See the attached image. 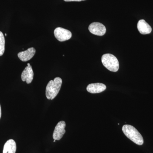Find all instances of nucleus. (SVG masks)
Wrapping results in <instances>:
<instances>
[{
  "label": "nucleus",
  "mask_w": 153,
  "mask_h": 153,
  "mask_svg": "<svg viewBox=\"0 0 153 153\" xmlns=\"http://www.w3.org/2000/svg\"><path fill=\"white\" fill-rule=\"evenodd\" d=\"M65 1H85V0H64Z\"/></svg>",
  "instance_id": "nucleus-13"
},
{
  "label": "nucleus",
  "mask_w": 153,
  "mask_h": 153,
  "mask_svg": "<svg viewBox=\"0 0 153 153\" xmlns=\"http://www.w3.org/2000/svg\"><path fill=\"white\" fill-rule=\"evenodd\" d=\"M62 83V79L59 77L49 81L46 89V95L48 99L53 100L56 97L60 91Z\"/></svg>",
  "instance_id": "nucleus-2"
},
{
  "label": "nucleus",
  "mask_w": 153,
  "mask_h": 153,
  "mask_svg": "<svg viewBox=\"0 0 153 153\" xmlns=\"http://www.w3.org/2000/svg\"><path fill=\"white\" fill-rule=\"evenodd\" d=\"M55 141H56V140H54V142H55Z\"/></svg>",
  "instance_id": "nucleus-15"
},
{
  "label": "nucleus",
  "mask_w": 153,
  "mask_h": 153,
  "mask_svg": "<svg viewBox=\"0 0 153 153\" xmlns=\"http://www.w3.org/2000/svg\"><path fill=\"white\" fill-rule=\"evenodd\" d=\"M34 77V72L33 68L30 63H28L27 66L25 68L22 72L21 77L23 81H26L27 84L32 82Z\"/></svg>",
  "instance_id": "nucleus-7"
},
{
  "label": "nucleus",
  "mask_w": 153,
  "mask_h": 153,
  "mask_svg": "<svg viewBox=\"0 0 153 153\" xmlns=\"http://www.w3.org/2000/svg\"><path fill=\"white\" fill-rule=\"evenodd\" d=\"M16 144L13 140H9L4 145L3 153H16Z\"/></svg>",
  "instance_id": "nucleus-11"
},
{
  "label": "nucleus",
  "mask_w": 153,
  "mask_h": 153,
  "mask_svg": "<svg viewBox=\"0 0 153 153\" xmlns=\"http://www.w3.org/2000/svg\"><path fill=\"white\" fill-rule=\"evenodd\" d=\"M54 35L58 41L63 42L69 40L72 34L70 31L61 27H57L54 30Z\"/></svg>",
  "instance_id": "nucleus-4"
},
{
  "label": "nucleus",
  "mask_w": 153,
  "mask_h": 153,
  "mask_svg": "<svg viewBox=\"0 0 153 153\" xmlns=\"http://www.w3.org/2000/svg\"><path fill=\"white\" fill-rule=\"evenodd\" d=\"M1 105H0V119H1Z\"/></svg>",
  "instance_id": "nucleus-14"
},
{
  "label": "nucleus",
  "mask_w": 153,
  "mask_h": 153,
  "mask_svg": "<svg viewBox=\"0 0 153 153\" xmlns=\"http://www.w3.org/2000/svg\"><path fill=\"white\" fill-rule=\"evenodd\" d=\"M5 44V41L4 34L0 31V56L3 55L4 52Z\"/></svg>",
  "instance_id": "nucleus-12"
},
{
  "label": "nucleus",
  "mask_w": 153,
  "mask_h": 153,
  "mask_svg": "<svg viewBox=\"0 0 153 153\" xmlns=\"http://www.w3.org/2000/svg\"><path fill=\"white\" fill-rule=\"evenodd\" d=\"M89 32L94 35L102 36L106 33V29L104 25L98 22L91 23L88 27Z\"/></svg>",
  "instance_id": "nucleus-5"
},
{
  "label": "nucleus",
  "mask_w": 153,
  "mask_h": 153,
  "mask_svg": "<svg viewBox=\"0 0 153 153\" xmlns=\"http://www.w3.org/2000/svg\"><path fill=\"white\" fill-rule=\"evenodd\" d=\"M137 27L139 32L143 35L150 34L152 32V28L151 26L143 19L139 21Z\"/></svg>",
  "instance_id": "nucleus-10"
},
{
  "label": "nucleus",
  "mask_w": 153,
  "mask_h": 153,
  "mask_svg": "<svg viewBox=\"0 0 153 153\" xmlns=\"http://www.w3.org/2000/svg\"><path fill=\"white\" fill-rule=\"evenodd\" d=\"M122 131L126 136L135 143L139 146H141L143 144L142 136L133 126L125 125L123 126Z\"/></svg>",
  "instance_id": "nucleus-1"
},
{
  "label": "nucleus",
  "mask_w": 153,
  "mask_h": 153,
  "mask_svg": "<svg viewBox=\"0 0 153 153\" xmlns=\"http://www.w3.org/2000/svg\"><path fill=\"white\" fill-rule=\"evenodd\" d=\"M106 88V85L103 83H91L88 85L87 91L89 93L92 94L101 93L105 90Z\"/></svg>",
  "instance_id": "nucleus-9"
},
{
  "label": "nucleus",
  "mask_w": 153,
  "mask_h": 153,
  "mask_svg": "<svg viewBox=\"0 0 153 153\" xmlns=\"http://www.w3.org/2000/svg\"><path fill=\"white\" fill-rule=\"evenodd\" d=\"M102 63L103 66L113 72H117L119 68V63L117 58L111 54H105L101 58Z\"/></svg>",
  "instance_id": "nucleus-3"
},
{
  "label": "nucleus",
  "mask_w": 153,
  "mask_h": 153,
  "mask_svg": "<svg viewBox=\"0 0 153 153\" xmlns=\"http://www.w3.org/2000/svg\"><path fill=\"white\" fill-rule=\"evenodd\" d=\"M36 50L33 47L29 48L25 51H23L18 53V56L22 61L26 62L33 58L36 54Z\"/></svg>",
  "instance_id": "nucleus-8"
},
{
  "label": "nucleus",
  "mask_w": 153,
  "mask_h": 153,
  "mask_svg": "<svg viewBox=\"0 0 153 153\" xmlns=\"http://www.w3.org/2000/svg\"><path fill=\"white\" fill-rule=\"evenodd\" d=\"M66 126V123L64 121H61L57 124L53 134V138L54 140H59L63 137V135L66 132L65 129Z\"/></svg>",
  "instance_id": "nucleus-6"
},
{
  "label": "nucleus",
  "mask_w": 153,
  "mask_h": 153,
  "mask_svg": "<svg viewBox=\"0 0 153 153\" xmlns=\"http://www.w3.org/2000/svg\"><path fill=\"white\" fill-rule=\"evenodd\" d=\"M5 36H7V34H5Z\"/></svg>",
  "instance_id": "nucleus-16"
}]
</instances>
